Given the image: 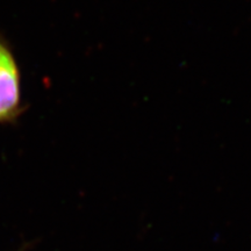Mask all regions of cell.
<instances>
[{"label": "cell", "mask_w": 251, "mask_h": 251, "mask_svg": "<svg viewBox=\"0 0 251 251\" xmlns=\"http://www.w3.org/2000/svg\"><path fill=\"white\" fill-rule=\"evenodd\" d=\"M20 74L7 46L0 40V122L13 120L20 111Z\"/></svg>", "instance_id": "obj_1"}]
</instances>
